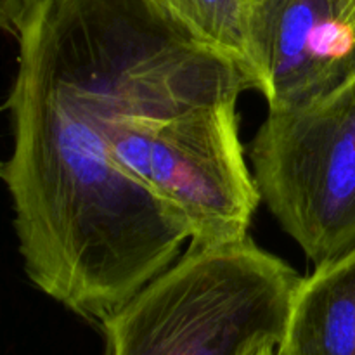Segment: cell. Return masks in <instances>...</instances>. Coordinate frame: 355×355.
I'll return each instance as SVG.
<instances>
[{
	"label": "cell",
	"instance_id": "cell-1",
	"mask_svg": "<svg viewBox=\"0 0 355 355\" xmlns=\"http://www.w3.org/2000/svg\"><path fill=\"white\" fill-rule=\"evenodd\" d=\"M0 168L28 279L103 322L180 257L189 232L114 159L107 123L257 90L159 0H44L17 38Z\"/></svg>",
	"mask_w": 355,
	"mask_h": 355
},
{
	"label": "cell",
	"instance_id": "cell-3",
	"mask_svg": "<svg viewBox=\"0 0 355 355\" xmlns=\"http://www.w3.org/2000/svg\"><path fill=\"white\" fill-rule=\"evenodd\" d=\"M238 99L107 123L118 165L182 220L189 246L248 238L262 201L239 139Z\"/></svg>",
	"mask_w": 355,
	"mask_h": 355
},
{
	"label": "cell",
	"instance_id": "cell-10",
	"mask_svg": "<svg viewBox=\"0 0 355 355\" xmlns=\"http://www.w3.org/2000/svg\"><path fill=\"white\" fill-rule=\"evenodd\" d=\"M350 19H352V24L355 28V0H350Z\"/></svg>",
	"mask_w": 355,
	"mask_h": 355
},
{
	"label": "cell",
	"instance_id": "cell-4",
	"mask_svg": "<svg viewBox=\"0 0 355 355\" xmlns=\"http://www.w3.org/2000/svg\"><path fill=\"white\" fill-rule=\"evenodd\" d=\"M250 162L260 198L309 260L355 248V73L312 103L269 111Z\"/></svg>",
	"mask_w": 355,
	"mask_h": 355
},
{
	"label": "cell",
	"instance_id": "cell-8",
	"mask_svg": "<svg viewBox=\"0 0 355 355\" xmlns=\"http://www.w3.org/2000/svg\"><path fill=\"white\" fill-rule=\"evenodd\" d=\"M44 0H0V26L7 35L21 37L28 24L33 21Z\"/></svg>",
	"mask_w": 355,
	"mask_h": 355
},
{
	"label": "cell",
	"instance_id": "cell-6",
	"mask_svg": "<svg viewBox=\"0 0 355 355\" xmlns=\"http://www.w3.org/2000/svg\"><path fill=\"white\" fill-rule=\"evenodd\" d=\"M276 352L355 355V248L302 277Z\"/></svg>",
	"mask_w": 355,
	"mask_h": 355
},
{
	"label": "cell",
	"instance_id": "cell-2",
	"mask_svg": "<svg viewBox=\"0 0 355 355\" xmlns=\"http://www.w3.org/2000/svg\"><path fill=\"white\" fill-rule=\"evenodd\" d=\"M302 276L252 238L189 246L99 322L104 355H253L279 347Z\"/></svg>",
	"mask_w": 355,
	"mask_h": 355
},
{
	"label": "cell",
	"instance_id": "cell-5",
	"mask_svg": "<svg viewBox=\"0 0 355 355\" xmlns=\"http://www.w3.org/2000/svg\"><path fill=\"white\" fill-rule=\"evenodd\" d=\"M250 52L269 111L326 96L355 73L350 0H253Z\"/></svg>",
	"mask_w": 355,
	"mask_h": 355
},
{
	"label": "cell",
	"instance_id": "cell-9",
	"mask_svg": "<svg viewBox=\"0 0 355 355\" xmlns=\"http://www.w3.org/2000/svg\"><path fill=\"white\" fill-rule=\"evenodd\" d=\"M253 355H277V352H276V347H269V349H263V350H260V352H257Z\"/></svg>",
	"mask_w": 355,
	"mask_h": 355
},
{
	"label": "cell",
	"instance_id": "cell-7",
	"mask_svg": "<svg viewBox=\"0 0 355 355\" xmlns=\"http://www.w3.org/2000/svg\"><path fill=\"white\" fill-rule=\"evenodd\" d=\"M203 40L241 62L257 80L250 52L253 0H159ZM259 90V80H257Z\"/></svg>",
	"mask_w": 355,
	"mask_h": 355
}]
</instances>
